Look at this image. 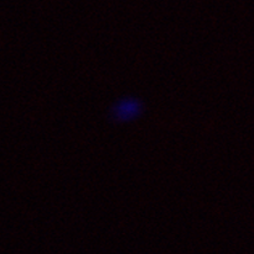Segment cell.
<instances>
[{
    "mask_svg": "<svg viewBox=\"0 0 254 254\" xmlns=\"http://www.w3.org/2000/svg\"><path fill=\"white\" fill-rule=\"evenodd\" d=\"M142 113V104L136 99H123L120 103L115 104L111 111L115 121H131L134 120Z\"/></svg>",
    "mask_w": 254,
    "mask_h": 254,
    "instance_id": "6da1fadb",
    "label": "cell"
}]
</instances>
